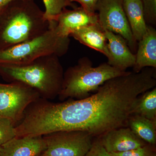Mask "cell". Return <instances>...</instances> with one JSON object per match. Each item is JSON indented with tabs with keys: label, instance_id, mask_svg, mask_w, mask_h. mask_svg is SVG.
<instances>
[{
	"label": "cell",
	"instance_id": "cell-2",
	"mask_svg": "<svg viewBox=\"0 0 156 156\" xmlns=\"http://www.w3.org/2000/svg\"><path fill=\"white\" fill-rule=\"evenodd\" d=\"M51 22L34 0H14L0 9V51L41 35Z\"/></svg>",
	"mask_w": 156,
	"mask_h": 156
},
{
	"label": "cell",
	"instance_id": "cell-27",
	"mask_svg": "<svg viewBox=\"0 0 156 156\" xmlns=\"http://www.w3.org/2000/svg\"></svg>",
	"mask_w": 156,
	"mask_h": 156
},
{
	"label": "cell",
	"instance_id": "cell-6",
	"mask_svg": "<svg viewBox=\"0 0 156 156\" xmlns=\"http://www.w3.org/2000/svg\"><path fill=\"white\" fill-rule=\"evenodd\" d=\"M40 98L36 90L22 83H0V117L10 119L16 126L30 105Z\"/></svg>",
	"mask_w": 156,
	"mask_h": 156
},
{
	"label": "cell",
	"instance_id": "cell-1",
	"mask_svg": "<svg viewBox=\"0 0 156 156\" xmlns=\"http://www.w3.org/2000/svg\"><path fill=\"white\" fill-rule=\"evenodd\" d=\"M156 86V69L146 67L110 79L83 99L56 103L40 98L32 109L33 126L41 136L76 130L98 138L112 130L128 127L139 95Z\"/></svg>",
	"mask_w": 156,
	"mask_h": 156
},
{
	"label": "cell",
	"instance_id": "cell-18",
	"mask_svg": "<svg viewBox=\"0 0 156 156\" xmlns=\"http://www.w3.org/2000/svg\"><path fill=\"white\" fill-rule=\"evenodd\" d=\"M44 4V17L48 21L55 20L64 9L73 6L69 0H43Z\"/></svg>",
	"mask_w": 156,
	"mask_h": 156
},
{
	"label": "cell",
	"instance_id": "cell-10",
	"mask_svg": "<svg viewBox=\"0 0 156 156\" xmlns=\"http://www.w3.org/2000/svg\"><path fill=\"white\" fill-rule=\"evenodd\" d=\"M98 138L109 153L131 150L147 144L128 127L112 130Z\"/></svg>",
	"mask_w": 156,
	"mask_h": 156
},
{
	"label": "cell",
	"instance_id": "cell-4",
	"mask_svg": "<svg viewBox=\"0 0 156 156\" xmlns=\"http://www.w3.org/2000/svg\"><path fill=\"white\" fill-rule=\"evenodd\" d=\"M128 72L121 70L108 62L94 67L89 58L83 57L76 64L64 72L58 99L62 101L69 98H86L106 81L124 75Z\"/></svg>",
	"mask_w": 156,
	"mask_h": 156
},
{
	"label": "cell",
	"instance_id": "cell-11",
	"mask_svg": "<svg viewBox=\"0 0 156 156\" xmlns=\"http://www.w3.org/2000/svg\"><path fill=\"white\" fill-rule=\"evenodd\" d=\"M104 31L110 54L108 63L123 71H127L128 68L133 67L136 60L135 54L130 49L127 41L120 35Z\"/></svg>",
	"mask_w": 156,
	"mask_h": 156
},
{
	"label": "cell",
	"instance_id": "cell-8",
	"mask_svg": "<svg viewBox=\"0 0 156 156\" xmlns=\"http://www.w3.org/2000/svg\"><path fill=\"white\" fill-rule=\"evenodd\" d=\"M123 1L99 0L96 5V14L101 28L123 37L133 53L136 50L137 42L131 33L123 8Z\"/></svg>",
	"mask_w": 156,
	"mask_h": 156
},
{
	"label": "cell",
	"instance_id": "cell-12",
	"mask_svg": "<svg viewBox=\"0 0 156 156\" xmlns=\"http://www.w3.org/2000/svg\"><path fill=\"white\" fill-rule=\"evenodd\" d=\"M2 147L0 156H37L44 151L46 144L43 136H16Z\"/></svg>",
	"mask_w": 156,
	"mask_h": 156
},
{
	"label": "cell",
	"instance_id": "cell-24",
	"mask_svg": "<svg viewBox=\"0 0 156 156\" xmlns=\"http://www.w3.org/2000/svg\"><path fill=\"white\" fill-rule=\"evenodd\" d=\"M13 1L14 0H0V9Z\"/></svg>",
	"mask_w": 156,
	"mask_h": 156
},
{
	"label": "cell",
	"instance_id": "cell-14",
	"mask_svg": "<svg viewBox=\"0 0 156 156\" xmlns=\"http://www.w3.org/2000/svg\"><path fill=\"white\" fill-rule=\"evenodd\" d=\"M70 37H73L81 44L102 53L108 59L110 58L106 37L99 23L78 29L71 34Z\"/></svg>",
	"mask_w": 156,
	"mask_h": 156
},
{
	"label": "cell",
	"instance_id": "cell-17",
	"mask_svg": "<svg viewBox=\"0 0 156 156\" xmlns=\"http://www.w3.org/2000/svg\"><path fill=\"white\" fill-rule=\"evenodd\" d=\"M133 114L156 122V87L139 95Z\"/></svg>",
	"mask_w": 156,
	"mask_h": 156
},
{
	"label": "cell",
	"instance_id": "cell-26",
	"mask_svg": "<svg viewBox=\"0 0 156 156\" xmlns=\"http://www.w3.org/2000/svg\"><path fill=\"white\" fill-rule=\"evenodd\" d=\"M37 156H45V155H44V154L42 153V154H40V155H39Z\"/></svg>",
	"mask_w": 156,
	"mask_h": 156
},
{
	"label": "cell",
	"instance_id": "cell-13",
	"mask_svg": "<svg viewBox=\"0 0 156 156\" xmlns=\"http://www.w3.org/2000/svg\"><path fill=\"white\" fill-rule=\"evenodd\" d=\"M135 57L133 72L139 73L146 67L156 68V30L154 27L147 25L145 35L138 41Z\"/></svg>",
	"mask_w": 156,
	"mask_h": 156
},
{
	"label": "cell",
	"instance_id": "cell-9",
	"mask_svg": "<svg viewBox=\"0 0 156 156\" xmlns=\"http://www.w3.org/2000/svg\"><path fill=\"white\" fill-rule=\"evenodd\" d=\"M55 21L56 31L64 38H69L71 34L78 29L98 23L96 13H89L81 7L73 10L64 9Z\"/></svg>",
	"mask_w": 156,
	"mask_h": 156
},
{
	"label": "cell",
	"instance_id": "cell-16",
	"mask_svg": "<svg viewBox=\"0 0 156 156\" xmlns=\"http://www.w3.org/2000/svg\"><path fill=\"white\" fill-rule=\"evenodd\" d=\"M134 134L148 144H156V122L140 115L132 114L127 124Z\"/></svg>",
	"mask_w": 156,
	"mask_h": 156
},
{
	"label": "cell",
	"instance_id": "cell-3",
	"mask_svg": "<svg viewBox=\"0 0 156 156\" xmlns=\"http://www.w3.org/2000/svg\"><path fill=\"white\" fill-rule=\"evenodd\" d=\"M55 55L20 64H0V73L9 83L18 82L36 90L41 98L53 100L62 88L64 71Z\"/></svg>",
	"mask_w": 156,
	"mask_h": 156
},
{
	"label": "cell",
	"instance_id": "cell-20",
	"mask_svg": "<svg viewBox=\"0 0 156 156\" xmlns=\"http://www.w3.org/2000/svg\"><path fill=\"white\" fill-rule=\"evenodd\" d=\"M110 154L112 156H156V146L147 144L142 147L131 150Z\"/></svg>",
	"mask_w": 156,
	"mask_h": 156
},
{
	"label": "cell",
	"instance_id": "cell-21",
	"mask_svg": "<svg viewBox=\"0 0 156 156\" xmlns=\"http://www.w3.org/2000/svg\"><path fill=\"white\" fill-rule=\"evenodd\" d=\"M145 22L147 25L156 24V0H141Z\"/></svg>",
	"mask_w": 156,
	"mask_h": 156
},
{
	"label": "cell",
	"instance_id": "cell-22",
	"mask_svg": "<svg viewBox=\"0 0 156 156\" xmlns=\"http://www.w3.org/2000/svg\"><path fill=\"white\" fill-rule=\"evenodd\" d=\"M84 156H112L105 149L98 138H95L92 147Z\"/></svg>",
	"mask_w": 156,
	"mask_h": 156
},
{
	"label": "cell",
	"instance_id": "cell-19",
	"mask_svg": "<svg viewBox=\"0 0 156 156\" xmlns=\"http://www.w3.org/2000/svg\"><path fill=\"white\" fill-rule=\"evenodd\" d=\"M15 125L12 120L0 117V146L16 137Z\"/></svg>",
	"mask_w": 156,
	"mask_h": 156
},
{
	"label": "cell",
	"instance_id": "cell-23",
	"mask_svg": "<svg viewBox=\"0 0 156 156\" xmlns=\"http://www.w3.org/2000/svg\"><path fill=\"white\" fill-rule=\"evenodd\" d=\"M99 0H69L71 3L76 2L80 4L82 7L86 11L89 13H96V7Z\"/></svg>",
	"mask_w": 156,
	"mask_h": 156
},
{
	"label": "cell",
	"instance_id": "cell-7",
	"mask_svg": "<svg viewBox=\"0 0 156 156\" xmlns=\"http://www.w3.org/2000/svg\"><path fill=\"white\" fill-rule=\"evenodd\" d=\"M46 156H84L92 147L95 137L82 131H56L43 136Z\"/></svg>",
	"mask_w": 156,
	"mask_h": 156
},
{
	"label": "cell",
	"instance_id": "cell-5",
	"mask_svg": "<svg viewBox=\"0 0 156 156\" xmlns=\"http://www.w3.org/2000/svg\"><path fill=\"white\" fill-rule=\"evenodd\" d=\"M50 22V28L41 35L0 51V64H24L43 56H64L69 48V38L60 36L55 29V20Z\"/></svg>",
	"mask_w": 156,
	"mask_h": 156
},
{
	"label": "cell",
	"instance_id": "cell-15",
	"mask_svg": "<svg viewBox=\"0 0 156 156\" xmlns=\"http://www.w3.org/2000/svg\"><path fill=\"white\" fill-rule=\"evenodd\" d=\"M123 5L133 36L136 42L139 41L147 29L141 0H123Z\"/></svg>",
	"mask_w": 156,
	"mask_h": 156
},
{
	"label": "cell",
	"instance_id": "cell-25",
	"mask_svg": "<svg viewBox=\"0 0 156 156\" xmlns=\"http://www.w3.org/2000/svg\"><path fill=\"white\" fill-rule=\"evenodd\" d=\"M2 146H0V155H1V152H2Z\"/></svg>",
	"mask_w": 156,
	"mask_h": 156
}]
</instances>
